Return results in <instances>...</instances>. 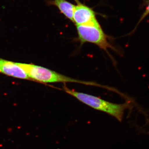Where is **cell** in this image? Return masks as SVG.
Returning <instances> with one entry per match:
<instances>
[{"instance_id": "52a82bcc", "label": "cell", "mask_w": 149, "mask_h": 149, "mask_svg": "<svg viewBox=\"0 0 149 149\" xmlns=\"http://www.w3.org/2000/svg\"><path fill=\"white\" fill-rule=\"evenodd\" d=\"M149 13V4L148 6H147V8H146V11H145V12L143 14V15L141 17V19H140V21H139V22H141L142 20L144 18H145L147 16L148 14Z\"/></svg>"}, {"instance_id": "6da1fadb", "label": "cell", "mask_w": 149, "mask_h": 149, "mask_svg": "<svg viewBox=\"0 0 149 149\" xmlns=\"http://www.w3.org/2000/svg\"><path fill=\"white\" fill-rule=\"evenodd\" d=\"M17 64L25 71L30 80L40 83H80L85 85H92L107 88L106 86L92 82L83 81L68 77L50 69L32 63H21Z\"/></svg>"}, {"instance_id": "8992f818", "label": "cell", "mask_w": 149, "mask_h": 149, "mask_svg": "<svg viewBox=\"0 0 149 149\" xmlns=\"http://www.w3.org/2000/svg\"><path fill=\"white\" fill-rule=\"evenodd\" d=\"M48 6H53L56 7L66 18L72 22L73 12L75 5L66 0H48L47 1Z\"/></svg>"}, {"instance_id": "7a4b0ae2", "label": "cell", "mask_w": 149, "mask_h": 149, "mask_svg": "<svg viewBox=\"0 0 149 149\" xmlns=\"http://www.w3.org/2000/svg\"><path fill=\"white\" fill-rule=\"evenodd\" d=\"M63 89L67 93L83 103L94 109L108 113L120 122L122 120L125 110L130 107L129 102L123 104L113 103L98 97L71 90L65 86L63 87Z\"/></svg>"}, {"instance_id": "5b68a950", "label": "cell", "mask_w": 149, "mask_h": 149, "mask_svg": "<svg viewBox=\"0 0 149 149\" xmlns=\"http://www.w3.org/2000/svg\"><path fill=\"white\" fill-rule=\"evenodd\" d=\"M0 73L14 78L30 80L26 72L17 64V62L7 60L1 58Z\"/></svg>"}, {"instance_id": "3957f363", "label": "cell", "mask_w": 149, "mask_h": 149, "mask_svg": "<svg viewBox=\"0 0 149 149\" xmlns=\"http://www.w3.org/2000/svg\"><path fill=\"white\" fill-rule=\"evenodd\" d=\"M76 28L78 39L81 43H93L107 52L108 49L115 50L99 22L90 25H76Z\"/></svg>"}, {"instance_id": "277c9868", "label": "cell", "mask_w": 149, "mask_h": 149, "mask_svg": "<svg viewBox=\"0 0 149 149\" xmlns=\"http://www.w3.org/2000/svg\"><path fill=\"white\" fill-rule=\"evenodd\" d=\"M76 2L73 12L72 22L76 25H90L99 23L96 17V13L93 8L78 0Z\"/></svg>"}]
</instances>
